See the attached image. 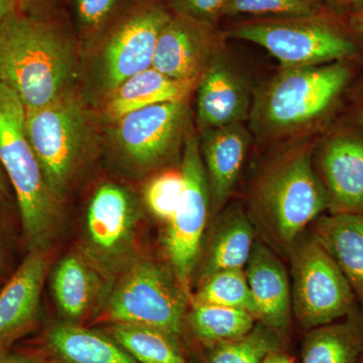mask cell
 I'll return each mask as SVG.
<instances>
[{
  "mask_svg": "<svg viewBox=\"0 0 363 363\" xmlns=\"http://www.w3.org/2000/svg\"><path fill=\"white\" fill-rule=\"evenodd\" d=\"M311 234L342 272L363 313V213L321 215Z\"/></svg>",
  "mask_w": 363,
  "mask_h": 363,
  "instance_id": "19",
  "label": "cell"
},
{
  "mask_svg": "<svg viewBox=\"0 0 363 363\" xmlns=\"http://www.w3.org/2000/svg\"><path fill=\"white\" fill-rule=\"evenodd\" d=\"M333 4L344 9H350V13L363 9V0H330Z\"/></svg>",
  "mask_w": 363,
  "mask_h": 363,
  "instance_id": "37",
  "label": "cell"
},
{
  "mask_svg": "<svg viewBox=\"0 0 363 363\" xmlns=\"http://www.w3.org/2000/svg\"><path fill=\"white\" fill-rule=\"evenodd\" d=\"M26 107L0 83V164L18 198L23 233L30 250H48L62 220L61 204L45 181L26 133Z\"/></svg>",
  "mask_w": 363,
  "mask_h": 363,
  "instance_id": "4",
  "label": "cell"
},
{
  "mask_svg": "<svg viewBox=\"0 0 363 363\" xmlns=\"http://www.w3.org/2000/svg\"><path fill=\"white\" fill-rule=\"evenodd\" d=\"M51 286L59 311L69 321H77L94 304L102 281L89 260L73 253L60 260Z\"/></svg>",
  "mask_w": 363,
  "mask_h": 363,
  "instance_id": "24",
  "label": "cell"
},
{
  "mask_svg": "<svg viewBox=\"0 0 363 363\" xmlns=\"http://www.w3.org/2000/svg\"><path fill=\"white\" fill-rule=\"evenodd\" d=\"M172 16L166 1L133 0L93 35V81L104 98L152 68L157 40Z\"/></svg>",
  "mask_w": 363,
  "mask_h": 363,
  "instance_id": "6",
  "label": "cell"
},
{
  "mask_svg": "<svg viewBox=\"0 0 363 363\" xmlns=\"http://www.w3.org/2000/svg\"><path fill=\"white\" fill-rule=\"evenodd\" d=\"M221 44L215 25L173 13L157 40L152 67L176 80L199 81Z\"/></svg>",
  "mask_w": 363,
  "mask_h": 363,
  "instance_id": "13",
  "label": "cell"
},
{
  "mask_svg": "<svg viewBox=\"0 0 363 363\" xmlns=\"http://www.w3.org/2000/svg\"><path fill=\"white\" fill-rule=\"evenodd\" d=\"M260 45L283 69L343 62L357 45L328 14L311 18H259L234 26L225 33Z\"/></svg>",
  "mask_w": 363,
  "mask_h": 363,
  "instance_id": "7",
  "label": "cell"
},
{
  "mask_svg": "<svg viewBox=\"0 0 363 363\" xmlns=\"http://www.w3.org/2000/svg\"><path fill=\"white\" fill-rule=\"evenodd\" d=\"M196 88V113L201 131L242 123L250 116L247 85L221 50L214 55Z\"/></svg>",
  "mask_w": 363,
  "mask_h": 363,
  "instance_id": "16",
  "label": "cell"
},
{
  "mask_svg": "<svg viewBox=\"0 0 363 363\" xmlns=\"http://www.w3.org/2000/svg\"><path fill=\"white\" fill-rule=\"evenodd\" d=\"M4 269V260H2L1 252H0V272Z\"/></svg>",
  "mask_w": 363,
  "mask_h": 363,
  "instance_id": "40",
  "label": "cell"
},
{
  "mask_svg": "<svg viewBox=\"0 0 363 363\" xmlns=\"http://www.w3.org/2000/svg\"><path fill=\"white\" fill-rule=\"evenodd\" d=\"M181 172L184 190L175 214L168 222L166 250L171 269L189 297L203 234L211 206L209 183L198 136L189 130L185 138Z\"/></svg>",
  "mask_w": 363,
  "mask_h": 363,
  "instance_id": "10",
  "label": "cell"
},
{
  "mask_svg": "<svg viewBox=\"0 0 363 363\" xmlns=\"http://www.w3.org/2000/svg\"><path fill=\"white\" fill-rule=\"evenodd\" d=\"M359 363H363V357H362V359H360Z\"/></svg>",
  "mask_w": 363,
  "mask_h": 363,
  "instance_id": "42",
  "label": "cell"
},
{
  "mask_svg": "<svg viewBox=\"0 0 363 363\" xmlns=\"http://www.w3.org/2000/svg\"><path fill=\"white\" fill-rule=\"evenodd\" d=\"M183 190L184 177L181 169L162 172L145 186V205L157 218L169 222L175 214Z\"/></svg>",
  "mask_w": 363,
  "mask_h": 363,
  "instance_id": "30",
  "label": "cell"
},
{
  "mask_svg": "<svg viewBox=\"0 0 363 363\" xmlns=\"http://www.w3.org/2000/svg\"><path fill=\"white\" fill-rule=\"evenodd\" d=\"M108 336L138 363H189L178 338L145 325L114 323Z\"/></svg>",
  "mask_w": 363,
  "mask_h": 363,
  "instance_id": "25",
  "label": "cell"
},
{
  "mask_svg": "<svg viewBox=\"0 0 363 363\" xmlns=\"http://www.w3.org/2000/svg\"><path fill=\"white\" fill-rule=\"evenodd\" d=\"M77 48L58 21L13 11L0 26V83L26 109L40 108L74 89Z\"/></svg>",
  "mask_w": 363,
  "mask_h": 363,
  "instance_id": "1",
  "label": "cell"
},
{
  "mask_svg": "<svg viewBox=\"0 0 363 363\" xmlns=\"http://www.w3.org/2000/svg\"><path fill=\"white\" fill-rule=\"evenodd\" d=\"M26 133L60 201L94 157L99 145L96 116L75 89L40 108L26 109Z\"/></svg>",
  "mask_w": 363,
  "mask_h": 363,
  "instance_id": "2",
  "label": "cell"
},
{
  "mask_svg": "<svg viewBox=\"0 0 363 363\" xmlns=\"http://www.w3.org/2000/svg\"><path fill=\"white\" fill-rule=\"evenodd\" d=\"M186 321L196 337L209 348L242 337L257 324L255 318L243 310L196 303Z\"/></svg>",
  "mask_w": 363,
  "mask_h": 363,
  "instance_id": "26",
  "label": "cell"
},
{
  "mask_svg": "<svg viewBox=\"0 0 363 363\" xmlns=\"http://www.w3.org/2000/svg\"><path fill=\"white\" fill-rule=\"evenodd\" d=\"M200 150L211 194L212 209L218 211L233 194L240 179L250 135L242 123L201 131Z\"/></svg>",
  "mask_w": 363,
  "mask_h": 363,
  "instance_id": "18",
  "label": "cell"
},
{
  "mask_svg": "<svg viewBox=\"0 0 363 363\" xmlns=\"http://www.w3.org/2000/svg\"><path fill=\"white\" fill-rule=\"evenodd\" d=\"M0 363H43L37 358L26 357L23 354H14L7 351L0 352Z\"/></svg>",
  "mask_w": 363,
  "mask_h": 363,
  "instance_id": "33",
  "label": "cell"
},
{
  "mask_svg": "<svg viewBox=\"0 0 363 363\" xmlns=\"http://www.w3.org/2000/svg\"><path fill=\"white\" fill-rule=\"evenodd\" d=\"M250 14L262 18H311L328 14L323 0H228L223 16Z\"/></svg>",
  "mask_w": 363,
  "mask_h": 363,
  "instance_id": "29",
  "label": "cell"
},
{
  "mask_svg": "<svg viewBox=\"0 0 363 363\" xmlns=\"http://www.w3.org/2000/svg\"><path fill=\"white\" fill-rule=\"evenodd\" d=\"M50 262L48 250H30L0 292V352L35 326Z\"/></svg>",
  "mask_w": 363,
  "mask_h": 363,
  "instance_id": "14",
  "label": "cell"
},
{
  "mask_svg": "<svg viewBox=\"0 0 363 363\" xmlns=\"http://www.w3.org/2000/svg\"><path fill=\"white\" fill-rule=\"evenodd\" d=\"M358 119H359V123L362 124V126L363 128V107L362 111L359 112V116H358Z\"/></svg>",
  "mask_w": 363,
  "mask_h": 363,
  "instance_id": "39",
  "label": "cell"
},
{
  "mask_svg": "<svg viewBox=\"0 0 363 363\" xmlns=\"http://www.w3.org/2000/svg\"><path fill=\"white\" fill-rule=\"evenodd\" d=\"M348 21L350 28L363 38V9L350 13Z\"/></svg>",
  "mask_w": 363,
  "mask_h": 363,
  "instance_id": "34",
  "label": "cell"
},
{
  "mask_svg": "<svg viewBox=\"0 0 363 363\" xmlns=\"http://www.w3.org/2000/svg\"><path fill=\"white\" fill-rule=\"evenodd\" d=\"M283 343L274 332L257 322L242 337L210 348L207 363H262L269 353L281 350Z\"/></svg>",
  "mask_w": 363,
  "mask_h": 363,
  "instance_id": "28",
  "label": "cell"
},
{
  "mask_svg": "<svg viewBox=\"0 0 363 363\" xmlns=\"http://www.w3.org/2000/svg\"><path fill=\"white\" fill-rule=\"evenodd\" d=\"M245 267L257 322L285 342L293 319L291 283L285 267L269 245L255 240Z\"/></svg>",
  "mask_w": 363,
  "mask_h": 363,
  "instance_id": "15",
  "label": "cell"
},
{
  "mask_svg": "<svg viewBox=\"0 0 363 363\" xmlns=\"http://www.w3.org/2000/svg\"><path fill=\"white\" fill-rule=\"evenodd\" d=\"M308 331L302 363H359L363 357V313L359 307L342 319Z\"/></svg>",
  "mask_w": 363,
  "mask_h": 363,
  "instance_id": "22",
  "label": "cell"
},
{
  "mask_svg": "<svg viewBox=\"0 0 363 363\" xmlns=\"http://www.w3.org/2000/svg\"><path fill=\"white\" fill-rule=\"evenodd\" d=\"M138 215L133 196L116 184H104L91 199L86 217V248L98 271L111 272L128 264Z\"/></svg>",
  "mask_w": 363,
  "mask_h": 363,
  "instance_id": "12",
  "label": "cell"
},
{
  "mask_svg": "<svg viewBox=\"0 0 363 363\" xmlns=\"http://www.w3.org/2000/svg\"><path fill=\"white\" fill-rule=\"evenodd\" d=\"M16 1H18V0H16ZM21 1H35V0H21Z\"/></svg>",
  "mask_w": 363,
  "mask_h": 363,
  "instance_id": "41",
  "label": "cell"
},
{
  "mask_svg": "<svg viewBox=\"0 0 363 363\" xmlns=\"http://www.w3.org/2000/svg\"><path fill=\"white\" fill-rule=\"evenodd\" d=\"M193 303L243 310L255 318L257 314L245 269H225L201 279Z\"/></svg>",
  "mask_w": 363,
  "mask_h": 363,
  "instance_id": "27",
  "label": "cell"
},
{
  "mask_svg": "<svg viewBox=\"0 0 363 363\" xmlns=\"http://www.w3.org/2000/svg\"><path fill=\"white\" fill-rule=\"evenodd\" d=\"M262 363H295L293 362L292 358L288 357L286 353H284L281 350L274 351V352L269 353V355Z\"/></svg>",
  "mask_w": 363,
  "mask_h": 363,
  "instance_id": "35",
  "label": "cell"
},
{
  "mask_svg": "<svg viewBox=\"0 0 363 363\" xmlns=\"http://www.w3.org/2000/svg\"><path fill=\"white\" fill-rule=\"evenodd\" d=\"M79 25L96 35L123 7V0H73Z\"/></svg>",
  "mask_w": 363,
  "mask_h": 363,
  "instance_id": "31",
  "label": "cell"
},
{
  "mask_svg": "<svg viewBox=\"0 0 363 363\" xmlns=\"http://www.w3.org/2000/svg\"><path fill=\"white\" fill-rule=\"evenodd\" d=\"M255 230L247 214L238 206L227 208L215 227L202 279L225 269H243L255 242Z\"/></svg>",
  "mask_w": 363,
  "mask_h": 363,
  "instance_id": "23",
  "label": "cell"
},
{
  "mask_svg": "<svg viewBox=\"0 0 363 363\" xmlns=\"http://www.w3.org/2000/svg\"><path fill=\"white\" fill-rule=\"evenodd\" d=\"M16 0H0V26L7 16L16 11Z\"/></svg>",
  "mask_w": 363,
  "mask_h": 363,
  "instance_id": "36",
  "label": "cell"
},
{
  "mask_svg": "<svg viewBox=\"0 0 363 363\" xmlns=\"http://www.w3.org/2000/svg\"><path fill=\"white\" fill-rule=\"evenodd\" d=\"M253 207L267 240L289 255L306 228L328 209L326 190L307 147L289 152L264 172Z\"/></svg>",
  "mask_w": 363,
  "mask_h": 363,
  "instance_id": "3",
  "label": "cell"
},
{
  "mask_svg": "<svg viewBox=\"0 0 363 363\" xmlns=\"http://www.w3.org/2000/svg\"><path fill=\"white\" fill-rule=\"evenodd\" d=\"M4 192H6V187H4V176L0 171V197L4 195Z\"/></svg>",
  "mask_w": 363,
  "mask_h": 363,
  "instance_id": "38",
  "label": "cell"
},
{
  "mask_svg": "<svg viewBox=\"0 0 363 363\" xmlns=\"http://www.w3.org/2000/svg\"><path fill=\"white\" fill-rule=\"evenodd\" d=\"M45 344L61 363H138L111 336L76 324L54 325L45 334Z\"/></svg>",
  "mask_w": 363,
  "mask_h": 363,
  "instance_id": "21",
  "label": "cell"
},
{
  "mask_svg": "<svg viewBox=\"0 0 363 363\" xmlns=\"http://www.w3.org/2000/svg\"><path fill=\"white\" fill-rule=\"evenodd\" d=\"M188 121L187 100L150 105L112 123L111 143L133 168H155L185 140Z\"/></svg>",
  "mask_w": 363,
  "mask_h": 363,
  "instance_id": "11",
  "label": "cell"
},
{
  "mask_svg": "<svg viewBox=\"0 0 363 363\" xmlns=\"http://www.w3.org/2000/svg\"><path fill=\"white\" fill-rule=\"evenodd\" d=\"M188 298L172 269L140 259L126 267L109 297L105 318L111 324L145 325L178 338L187 317Z\"/></svg>",
  "mask_w": 363,
  "mask_h": 363,
  "instance_id": "8",
  "label": "cell"
},
{
  "mask_svg": "<svg viewBox=\"0 0 363 363\" xmlns=\"http://www.w3.org/2000/svg\"><path fill=\"white\" fill-rule=\"evenodd\" d=\"M293 317L311 330L357 309V298L336 262L312 234H303L289 252Z\"/></svg>",
  "mask_w": 363,
  "mask_h": 363,
  "instance_id": "9",
  "label": "cell"
},
{
  "mask_svg": "<svg viewBox=\"0 0 363 363\" xmlns=\"http://www.w3.org/2000/svg\"><path fill=\"white\" fill-rule=\"evenodd\" d=\"M350 75L345 61L283 69L255 96L250 113L253 130L284 136L309 128L331 111Z\"/></svg>",
  "mask_w": 363,
  "mask_h": 363,
  "instance_id": "5",
  "label": "cell"
},
{
  "mask_svg": "<svg viewBox=\"0 0 363 363\" xmlns=\"http://www.w3.org/2000/svg\"><path fill=\"white\" fill-rule=\"evenodd\" d=\"M198 81L172 79L156 69L136 74L104 98L102 114L112 123L130 112L150 105L188 100Z\"/></svg>",
  "mask_w": 363,
  "mask_h": 363,
  "instance_id": "20",
  "label": "cell"
},
{
  "mask_svg": "<svg viewBox=\"0 0 363 363\" xmlns=\"http://www.w3.org/2000/svg\"><path fill=\"white\" fill-rule=\"evenodd\" d=\"M319 167L330 213H363V138H331L320 155Z\"/></svg>",
  "mask_w": 363,
  "mask_h": 363,
  "instance_id": "17",
  "label": "cell"
},
{
  "mask_svg": "<svg viewBox=\"0 0 363 363\" xmlns=\"http://www.w3.org/2000/svg\"><path fill=\"white\" fill-rule=\"evenodd\" d=\"M228 0H166L172 13L215 25L223 16Z\"/></svg>",
  "mask_w": 363,
  "mask_h": 363,
  "instance_id": "32",
  "label": "cell"
}]
</instances>
